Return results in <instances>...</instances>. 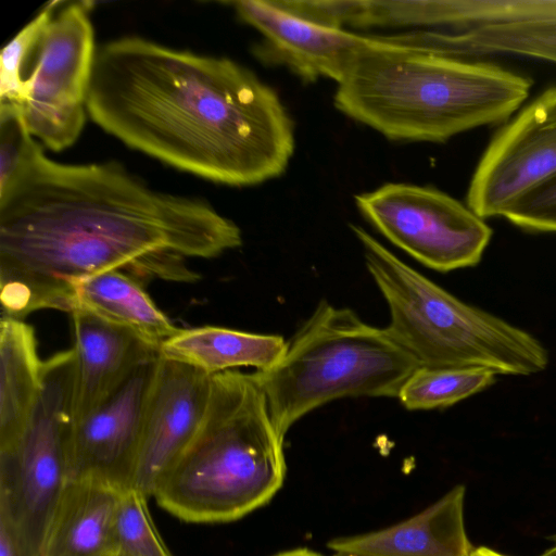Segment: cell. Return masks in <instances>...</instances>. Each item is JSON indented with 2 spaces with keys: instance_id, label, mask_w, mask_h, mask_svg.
I'll use <instances>...</instances> for the list:
<instances>
[{
  "instance_id": "obj_18",
  "label": "cell",
  "mask_w": 556,
  "mask_h": 556,
  "mask_svg": "<svg viewBox=\"0 0 556 556\" xmlns=\"http://www.w3.org/2000/svg\"><path fill=\"white\" fill-rule=\"evenodd\" d=\"M75 308L129 331L156 351L180 329L157 307L140 280L119 270L74 281L68 313Z\"/></svg>"
},
{
  "instance_id": "obj_30",
  "label": "cell",
  "mask_w": 556,
  "mask_h": 556,
  "mask_svg": "<svg viewBox=\"0 0 556 556\" xmlns=\"http://www.w3.org/2000/svg\"><path fill=\"white\" fill-rule=\"evenodd\" d=\"M330 556H358V555H352V554H342V553H333Z\"/></svg>"
},
{
  "instance_id": "obj_25",
  "label": "cell",
  "mask_w": 556,
  "mask_h": 556,
  "mask_svg": "<svg viewBox=\"0 0 556 556\" xmlns=\"http://www.w3.org/2000/svg\"><path fill=\"white\" fill-rule=\"evenodd\" d=\"M28 131L21 106L0 102V188L5 186L39 144Z\"/></svg>"
},
{
  "instance_id": "obj_3",
  "label": "cell",
  "mask_w": 556,
  "mask_h": 556,
  "mask_svg": "<svg viewBox=\"0 0 556 556\" xmlns=\"http://www.w3.org/2000/svg\"><path fill=\"white\" fill-rule=\"evenodd\" d=\"M366 36L337 83L333 104L389 140L443 142L505 123L529 97L531 81L496 64Z\"/></svg>"
},
{
  "instance_id": "obj_27",
  "label": "cell",
  "mask_w": 556,
  "mask_h": 556,
  "mask_svg": "<svg viewBox=\"0 0 556 556\" xmlns=\"http://www.w3.org/2000/svg\"><path fill=\"white\" fill-rule=\"evenodd\" d=\"M274 556H324V555H321L320 553L314 552L312 549H308V548H296V549L279 553Z\"/></svg>"
},
{
  "instance_id": "obj_9",
  "label": "cell",
  "mask_w": 556,
  "mask_h": 556,
  "mask_svg": "<svg viewBox=\"0 0 556 556\" xmlns=\"http://www.w3.org/2000/svg\"><path fill=\"white\" fill-rule=\"evenodd\" d=\"M354 201L389 241L439 271L476 266L492 238L491 227L467 204L432 187L389 182Z\"/></svg>"
},
{
  "instance_id": "obj_16",
  "label": "cell",
  "mask_w": 556,
  "mask_h": 556,
  "mask_svg": "<svg viewBox=\"0 0 556 556\" xmlns=\"http://www.w3.org/2000/svg\"><path fill=\"white\" fill-rule=\"evenodd\" d=\"M466 489L456 485L431 506L402 522L328 543L333 553L358 556H470L464 522Z\"/></svg>"
},
{
  "instance_id": "obj_20",
  "label": "cell",
  "mask_w": 556,
  "mask_h": 556,
  "mask_svg": "<svg viewBox=\"0 0 556 556\" xmlns=\"http://www.w3.org/2000/svg\"><path fill=\"white\" fill-rule=\"evenodd\" d=\"M43 362L34 328L24 319L0 321V452L20 439L42 386Z\"/></svg>"
},
{
  "instance_id": "obj_17",
  "label": "cell",
  "mask_w": 556,
  "mask_h": 556,
  "mask_svg": "<svg viewBox=\"0 0 556 556\" xmlns=\"http://www.w3.org/2000/svg\"><path fill=\"white\" fill-rule=\"evenodd\" d=\"M122 491L96 480H68L40 556H117L115 517Z\"/></svg>"
},
{
  "instance_id": "obj_15",
  "label": "cell",
  "mask_w": 556,
  "mask_h": 556,
  "mask_svg": "<svg viewBox=\"0 0 556 556\" xmlns=\"http://www.w3.org/2000/svg\"><path fill=\"white\" fill-rule=\"evenodd\" d=\"M75 369L73 422L105 401L142 362L159 355L129 331L84 309L71 312Z\"/></svg>"
},
{
  "instance_id": "obj_14",
  "label": "cell",
  "mask_w": 556,
  "mask_h": 556,
  "mask_svg": "<svg viewBox=\"0 0 556 556\" xmlns=\"http://www.w3.org/2000/svg\"><path fill=\"white\" fill-rule=\"evenodd\" d=\"M237 15L262 35L260 54L281 64L306 81L328 78L338 83L367 40L317 21L289 1H226Z\"/></svg>"
},
{
  "instance_id": "obj_29",
  "label": "cell",
  "mask_w": 556,
  "mask_h": 556,
  "mask_svg": "<svg viewBox=\"0 0 556 556\" xmlns=\"http://www.w3.org/2000/svg\"><path fill=\"white\" fill-rule=\"evenodd\" d=\"M540 556H556V545L554 547L547 549L546 552H544Z\"/></svg>"
},
{
  "instance_id": "obj_10",
  "label": "cell",
  "mask_w": 556,
  "mask_h": 556,
  "mask_svg": "<svg viewBox=\"0 0 556 556\" xmlns=\"http://www.w3.org/2000/svg\"><path fill=\"white\" fill-rule=\"evenodd\" d=\"M400 42L458 59L510 54L556 63V0H439L438 29L405 31Z\"/></svg>"
},
{
  "instance_id": "obj_19",
  "label": "cell",
  "mask_w": 556,
  "mask_h": 556,
  "mask_svg": "<svg viewBox=\"0 0 556 556\" xmlns=\"http://www.w3.org/2000/svg\"><path fill=\"white\" fill-rule=\"evenodd\" d=\"M286 349L281 336L202 326L179 329L161 345L159 354L214 376L239 367L266 371L280 361Z\"/></svg>"
},
{
  "instance_id": "obj_23",
  "label": "cell",
  "mask_w": 556,
  "mask_h": 556,
  "mask_svg": "<svg viewBox=\"0 0 556 556\" xmlns=\"http://www.w3.org/2000/svg\"><path fill=\"white\" fill-rule=\"evenodd\" d=\"M147 500L134 488L122 491L115 517L117 556H172L152 522Z\"/></svg>"
},
{
  "instance_id": "obj_11",
  "label": "cell",
  "mask_w": 556,
  "mask_h": 556,
  "mask_svg": "<svg viewBox=\"0 0 556 556\" xmlns=\"http://www.w3.org/2000/svg\"><path fill=\"white\" fill-rule=\"evenodd\" d=\"M556 172V87L522 106L492 138L467 191L481 218L502 217L527 189Z\"/></svg>"
},
{
  "instance_id": "obj_22",
  "label": "cell",
  "mask_w": 556,
  "mask_h": 556,
  "mask_svg": "<svg viewBox=\"0 0 556 556\" xmlns=\"http://www.w3.org/2000/svg\"><path fill=\"white\" fill-rule=\"evenodd\" d=\"M61 3V1H52L46 4L2 49L0 59L1 102L14 103L21 108L25 103L27 96L25 66L29 64L40 36Z\"/></svg>"
},
{
  "instance_id": "obj_12",
  "label": "cell",
  "mask_w": 556,
  "mask_h": 556,
  "mask_svg": "<svg viewBox=\"0 0 556 556\" xmlns=\"http://www.w3.org/2000/svg\"><path fill=\"white\" fill-rule=\"evenodd\" d=\"M159 356L139 364L105 401L73 422L67 442L70 480H96L118 490L132 486Z\"/></svg>"
},
{
  "instance_id": "obj_13",
  "label": "cell",
  "mask_w": 556,
  "mask_h": 556,
  "mask_svg": "<svg viewBox=\"0 0 556 556\" xmlns=\"http://www.w3.org/2000/svg\"><path fill=\"white\" fill-rule=\"evenodd\" d=\"M210 391L211 376L159 356L143 414L131 488L152 496L161 477L195 435Z\"/></svg>"
},
{
  "instance_id": "obj_8",
  "label": "cell",
  "mask_w": 556,
  "mask_h": 556,
  "mask_svg": "<svg viewBox=\"0 0 556 556\" xmlns=\"http://www.w3.org/2000/svg\"><path fill=\"white\" fill-rule=\"evenodd\" d=\"M93 3L62 2L48 23L26 76L22 114L30 135L54 152L80 136L98 46L90 20Z\"/></svg>"
},
{
  "instance_id": "obj_24",
  "label": "cell",
  "mask_w": 556,
  "mask_h": 556,
  "mask_svg": "<svg viewBox=\"0 0 556 556\" xmlns=\"http://www.w3.org/2000/svg\"><path fill=\"white\" fill-rule=\"evenodd\" d=\"M502 217L525 230L556 232V172L515 199Z\"/></svg>"
},
{
  "instance_id": "obj_7",
  "label": "cell",
  "mask_w": 556,
  "mask_h": 556,
  "mask_svg": "<svg viewBox=\"0 0 556 556\" xmlns=\"http://www.w3.org/2000/svg\"><path fill=\"white\" fill-rule=\"evenodd\" d=\"M74 350L43 361L42 386L17 442L0 452V516L14 528L25 556H40L47 529L70 480Z\"/></svg>"
},
{
  "instance_id": "obj_2",
  "label": "cell",
  "mask_w": 556,
  "mask_h": 556,
  "mask_svg": "<svg viewBox=\"0 0 556 556\" xmlns=\"http://www.w3.org/2000/svg\"><path fill=\"white\" fill-rule=\"evenodd\" d=\"M87 113L130 149L232 187L279 177L295 149L288 110L251 70L138 36L98 46Z\"/></svg>"
},
{
  "instance_id": "obj_4",
  "label": "cell",
  "mask_w": 556,
  "mask_h": 556,
  "mask_svg": "<svg viewBox=\"0 0 556 556\" xmlns=\"http://www.w3.org/2000/svg\"><path fill=\"white\" fill-rule=\"evenodd\" d=\"M283 438L256 372L211 376L203 420L152 496L188 522H228L268 503L283 483Z\"/></svg>"
},
{
  "instance_id": "obj_1",
  "label": "cell",
  "mask_w": 556,
  "mask_h": 556,
  "mask_svg": "<svg viewBox=\"0 0 556 556\" xmlns=\"http://www.w3.org/2000/svg\"><path fill=\"white\" fill-rule=\"evenodd\" d=\"M241 244L203 199L152 188L114 161L60 163L38 144L0 188L1 317L68 312L73 282L109 270L195 282L191 260Z\"/></svg>"
},
{
  "instance_id": "obj_26",
  "label": "cell",
  "mask_w": 556,
  "mask_h": 556,
  "mask_svg": "<svg viewBox=\"0 0 556 556\" xmlns=\"http://www.w3.org/2000/svg\"><path fill=\"white\" fill-rule=\"evenodd\" d=\"M0 556H25L11 523L0 516Z\"/></svg>"
},
{
  "instance_id": "obj_6",
  "label": "cell",
  "mask_w": 556,
  "mask_h": 556,
  "mask_svg": "<svg viewBox=\"0 0 556 556\" xmlns=\"http://www.w3.org/2000/svg\"><path fill=\"white\" fill-rule=\"evenodd\" d=\"M420 365L389 333L352 309L321 301L280 361L256 371L275 427L285 439L304 415L348 396L399 395Z\"/></svg>"
},
{
  "instance_id": "obj_28",
  "label": "cell",
  "mask_w": 556,
  "mask_h": 556,
  "mask_svg": "<svg viewBox=\"0 0 556 556\" xmlns=\"http://www.w3.org/2000/svg\"><path fill=\"white\" fill-rule=\"evenodd\" d=\"M470 556H507V555L501 554L490 547L480 546V547L473 548Z\"/></svg>"
},
{
  "instance_id": "obj_5",
  "label": "cell",
  "mask_w": 556,
  "mask_h": 556,
  "mask_svg": "<svg viewBox=\"0 0 556 556\" xmlns=\"http://www.w3.org/2000/svg\"><path fill=\"white\" fill-rule=\"evenodd\" d=\"M351 229L388 304L387 330L420 367H483L510 376L547 367L548 352L534 336L454 296L362 227Z\"/></svg>"
},
{
  "instance_id": "obj_21",
  "label": "cell",
  "mask_w": 556,
  "mask_h": 556,
  "mask_svg": "<svg viewBox=\"0 0 556 556\" xmlns=\"http://www.w3.org/2000/svg\"><path fill=\"white\" fill-rule=\"evenodd\" d=\"M496 375L483 367H419L397 397L410 410L443 408L488 389Z\"/></svg>"
}]
</instances>
